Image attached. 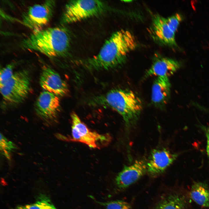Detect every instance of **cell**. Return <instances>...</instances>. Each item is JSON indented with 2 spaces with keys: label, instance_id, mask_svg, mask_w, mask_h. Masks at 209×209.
Returning a JSON list of instances; mask_svg holds the SVG:
<instances>
[{
  "label": "cell",
  "instance_id": "cell-1",
  "mask_svg": "<svg viewBox=\"0 0 209 209\" xmlns=\"http://www.w3.org/2000/svg\"><path fill=\"white\" fill-rule=\"evenodd\" d=\"M137 45L136 40L131 33L120 30L107 40L96 55L80 63L84 68L90 71L113 68L124 64L128 54Z\"/></svg>",
  "mask_w": 209,
  "mask_h": 209
},
{
  "label": "cell",
  "instance_id": "cell-2",
  "mask_svg": "<svg viewBox=\"0 0 209 209\" xmlns=\"http://www.w3.org/2000/svg\"><path fill=\"white\" fill-rule=\"evenodd\" d=\"M93 106H104L115 110L122 117L127 127L134 124L143 109L139 97L128 89H115L107 93L93 97L89 102Z\"/></svg>",
  "mask_w": 209,
  "mask_h": 209
},
{
  "label": "cell",
  "instance_id": "cell-3",
  "mask_svg": "<svg viewBox=\"0 0 209 209\" xmlns=\"http://www.w3.org/2000/svg\"><path fill=\"white\" fill-rule=\"evenodd\" d=\"M70 37L62 27L48 28L33 32L21 43L24 49L39 52L49 57L63 56L67 52Z\"/></svg>",
  "mask_w": 209,
  "mask_h": 209
},
{
  "label": "cell",
  "instance_id": "cell-4",
  "mask_svg": "<svg viewBox=\"0 0 209 209\" xmlns=\"http://www.w3.org/2000/svg\"><path fill=\"white\" fill-rule=\"evenodd\" d=\"M107 6L99 0H72L66 4L62 20L70 24L78 22L104 12Z\"/></svg>",
  "mask_w": 209,
  "mask_h": 209
},
{
  "label": "cell",
  "instance_id": "cell-5",
  "mask_svg": "<svg viewBox=\"0 0 209 209\" xmlns=\"http://www.w3.org/2000/svg\"><path fill=\"white\" fill-rule=\"evenodd\" d=\"M29 72L22 70L14 72L12 76L0 87V92L4 99L12 104L22 102L28 95L30 89Z\"/></svg>",
  "mask_w": 209,
  "mask_h": 209
},
{
  "label": "cell",
  "instance_id": "cell-6",
  "mask_svg": "<svg viewBox=\"0 0 209 209\" xmlns=\"http://www.w3.org/2000/svg\"><path fill=\"white\" fill-rule=\"evenodd\" d=\"M71 117L72 136L68 138L63 136L62 140L80 142L93 148H100L110 142L111 137L109 135L91 131L75 112H72Z\"/></svg>",
  "mask_w": 209,
  "mask_h": 209
},
{
  "label": "cell",
  "instance_id": "cell-7",
  "mask_svg": "<svg viewBox=\"0 0 209 209\" xmlns=\"http://www.w3.org/2000/svg\"><path fill=\"white\" fill-rule=\"evenodd\" d=\"M55 4L54 1L47 0L42 3L30 6L23 14L21 23L33 32L42 29L51 19Z\"/></svg>",
  "mask_w": 209,
  "mask_h": 209
},
{
  "label": "cell",
  "instance_id": "cell-8",
  "mask_svg": "<svg viewBox=\"0 0 209 209\" xmlns=\"http://www.w3.org/2000/svg\"><path fill=\"white\" fill-rule=\"evenodd\" d=\"M39 84L44 91L59 97L66 95L69 91L67 84L59 74L48 66L42 68L39 77Z\"/></svg>",
  "mask_w": 209,
  "mask_h": 209
},
{
  "label": "cell",
  "instance_id": "cell-9",
  "mask_svg": "<svg viewBox=\"0 0 209 209\" xmlns=\"http://www.w3.org/2000/svg\"><path fill=\"white\" fill-rule=\"evenodd\" d=\"M177 156L165 148L153 149L146 161L147 172L153 176L160 175L172 164Z\"/></svg>",
  "mask_w": 209,
  "mask_h": 209
},
{
  "label": "cell",
  "instance_id": "cell-10",
  "mask_svg": "<svg viewBox=\"0 0 209 209\" xmlns=\"http://www.w3.org/2000/svg\"><path fill=\"white\" fill-rule=\"evenodd\" d=\"M60 107L59 97L45 91L40 93L35 105V109L37 114L46 120L55 119L59 111Z\"/></svg>",
  "mask_w": 209,
  "mask_h": 209
},
{
  "label": "cell",
  "instance_id": "cell-11",
  "mask_svg": "<svg viewBox=\"0 0 209 209\" xmlns=\"http://www.w3.org/2000/svg\"><path fill=\"white\" fill-rule=\"evenodd\" d=\"M149 32L152 37L158 43L170 46H176L175 33L170 28L166 19L158 14L152 16Z\"/></svg>",
  "mask_w": 209,
  "mask_h": 209
},
{
  "label": "cell",
  "instance_id": "cell-12",
  "mask_svg": "<svg viewBox=\"0 0 209 209\" xmlns=\"http://www.w3.org/2000/svg\"><path fill=\"white\" fill-rule=\"evenodd\" d=\"M147 172L146 162L136 161L132 165H125L115 179L116 185L120 189H125L135 182Z\"/></svg>",
  "mask_w": 209,
  "mask_h": 209
},
{
  "label": "cell",
  "instance_id": "cell-13",
  "mask_svg": "<svg viewBox=\"0 0 209 209\" xmlns=\"http://www.w3.org/2000/svg\"><path fill=\"white\" fill-rule=\"evenodd\" d=\"M176 60L165 57L156 58L145 74L146 78L152 76L169 78L180 67Z\"/></svg>",
  "mask_w": 209,
  "mask_h": 209
},
{
  "label": "cell",
  "instance_id": "cell-14",
  "mask_svg": "<svg viewBox=\"0 0 209 209\" xmlns=\"http://www.w3.org/2000/svg\"><path fill=\"white\" fill-rule=\"evenodd\" d=\"M171 84L169 78L158 77L154 80L152 89L151 101L158 108H162L166 104L169 99Z\"/></svg>",
  "mask_w": 209,
  "mask_h": 209
},
{
  "label": "cell",
  "instance_id": "cell-15",
  "mask_svg": "<svg viewBox=\"0 0 209 209\" xmlns=\"http://www.w3.org/2000/svg\"><path fill=\"white\" fill-rule=\"evenodd\" d=\"M186 201L183 196L170 193L161 198L153 209H185Z\"/></svg>",
  "mask_w": 209,
  "mask_h": 209
},
{
  "label": "cell",
  "instance_id": "cell-16",
  "mask_svg": "<svg viewBox=\"0 0 209 209\" xmlns=\"http://www.w3.org/2000/svg\"><path fill=\"white\" fill-rule=\"evenodd\" d=\"M190 194L191 198L197 204L209 208V188L206 184L195 182L191 187Z\"/></svg>",
  "mask_w": 209,
  "mask_h": 209
},
{
  "label": "cell",
  "instance_id": "cell-17",
  "mask_svg": "<svg viewBox=\"0 0 209 209\" xmlns=\"http://www.w3.org/2000/svg\"><path fill=\"white\" fill-rule=\"evenodd\" d=\"M16 209H57L48 197L41 195L34 203L17 207Z\"/></svg>",
  "mask_w": 209,
  "mask_h": 209
},
{
  "label": "cell",
  "instance_id": "cell-18",
  "mask_svg": "<svg viewBox=\"0 0 209 209\" xmlns=\"http://www.w3.org/2000/svg\"><path fill=\"white\" fill-rule=\"evenodd\" d=\"M95 202L103 207L105 209H131V206L128 203L121 200L101 202L97 201L90 196Z\"/></svg>",
  "mask_w": 209,
  "mask_h": 209
},
{
  "label": "cell",
  "instance_id": "cell-19",
  "mask_svg": "<svg viewBox=\"0 0 209 209\" xmlns=\"http://www.w3.org/2000/svg\"><path fill=\"white\" fill-rule=\"evenodd\" d=\"M14 64H10L2 68L0 70V86L3 84L13 75Z\"/></svg>",
  "mask_w": 209,
  "mask_h": 209
},
{
  "label": "cell",
  "instance_id": "cell-20",
  "mask_svg": "<svg viewBox=\"0 0 209 209\" xmlns=\"http://www.w3.org/2000/svg\"><path fill=\"white\" fill-rule=\"evenodd\" d=\"M166 22L170 29L175 33L182 19L181 15L178 13L166 18Z\"/></svg>",
  "mask_w": 209,
  "mask_h": 209
},
{
  "label": "cell",
  "instance_id": "cell-21",
  "mask_svg": "<svg viewBox=\"0 0 209 209\" xmlns=\"http://www.w3.org/2000/svg\"><path fill=\"white\" fill-rule=\"evenodd\" d=\"M14 148L13 144L11 142L8 141L7 139L1 134L0 149L3 152V154L8 158H10L9 151Z\"/></svg>",
  "mask_w": 209,
  "mask_h": 209
},
{
  "label": "cell",
  "instance_id": "cell-22",
  "mask_svg": "<svg viewBox=\"0 0 209 209\" xmlns=\"http://www.w3.org/2000/svg\"><path fill=\"white\" fill-rule=\"evenodd\" d=\"M205 128L207 138V152L209 160V127Z\"/></svg>",
  "mask_w": 209,
  "mask_h": 209
},
{
  "label": "cell",
  "instance_id": "cell-23",
  "mask_svg": "<svg viewBox=\"0 0 209 209\" xmlns=\"http://www.w3.org/2000/svg\"></svg>",
  "mask_w": 209,
  "mask_h": 209
}]
</instances>
